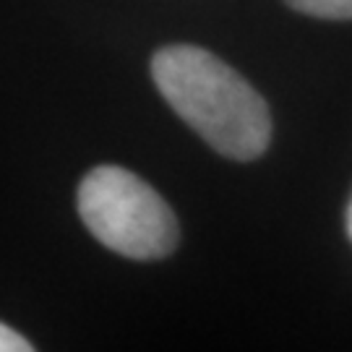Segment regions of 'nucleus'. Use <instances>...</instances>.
I'll list each match as a JSON object with an SVG mask.
<instances>
[{"instance_id":"nucleus-1","label":"nucleus","mask_w":352,"mask_h":352,"mask_svg":"<svg viewBox=\"0 0 352 352\" xmlns=\"http://www.w3.org/2000/svg\"><path fill=\"white\" fill-rule=\"evenodd\" d=\"M151 76L167 104L222 157L251 162L272 141L264 97L204 47L173 45L154 55Z\"/></svg>"},{"instance_id":"nucleus-2","label":"nucleus","mask_w":352,"mask_h":352,"mask_svg":"<svg viewBox=\"0 0 352 352\" xmlns=\"http://www.w3.org/2000/svg\"><path fill=\"white\" fill-rule=\"evenodd\" d=\"M78 214L87 230L136 261L164 258L175 251L180 230L173 209L139 175L123 167H94L78 186Z\"/></svg>"},{"instance_id":"nucleus-3","label":"nucleus","mask_w":352,"mask_h":352,"mask_svg":"<svg viewBox=\"0 0 352 352\" xmlns=\"http://www.w3.org/2000/svg\"><path fill=\"white\" fill-rule=\"evenodd\" d=\"M289 8L316 19H329V21H347L352 19V0H285Z\"/></svg>"},{"instance_id":"nucleus-4","label":"nucleus","mask_w":352,"mask_h":352,"mask_svg":"<svg viewBox=\"0 0 352 352\" xmlns=\"http://www.w3.org/2000/svg\"><path fill=\"white\" fill-rule=\"evenodd\" d=\"M32 342H26L19 331L0 324V352H32Z\"/></svg>"},{"instance_id":"nucleus-5","label":"nucleus","mask_w":352,"mask_h":352,"mask_svg":"<svg viewBox=\"0 0 352 352\" xmlns=\"http://www.w3.org/2000/svg\"><path fill=\"white\" fill-rule=\"evenodd\" d=\"M344 225H347V235H350V240H352V199H350V204H347V219H344Z\"/></svg>"}]
</instances>
